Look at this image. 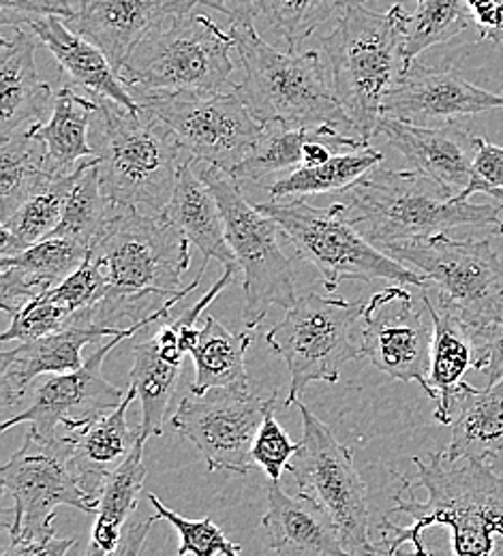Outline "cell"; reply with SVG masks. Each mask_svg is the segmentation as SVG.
I'll use <instances>...</instances> for the list:
<instances>
[{
  "label": "cell",
  "instance_id": "1",
  "mask_svg": "<svg viewBox=\"0 0 503 556\" xmlns=\"http://www.w3.org/2000/svg\"><path fill=\"white\" fill-rule=\"evenodd\" d=\"M418 478L401 480L394 511L412 527L381 520L379 551L410 556H503V476L489 463H450L443 452L414 458Z\"/></svg>",
  "mask_w": 503,
  "mask_h": 556
},
{
  "label": "cell",
  "instance_id": "2",
  "mask_svg": "<svg viewBox=\"0 0 503 556\" xmlns=\"http://www.w3.org/2000/svg\"><path fill=\"white\" fill-rule=\"evenodd\" d=\"M108 278V293L92 311L95 326L121 328L123 319L140 324L191 293L211 260L189 287L183 277L191 268L189 238L165 216L110 204L103 227L90 247Z\"/></svg>",
  "mask_w": 503,
  "mask_h": 556
},
{
  "label": "cell",
  "instance_id": "3",
  "mask_svg": "<svg viewBox=\"0 0 503 556\" xmlns=\"http://www.w3.org/2000/svg\"><path fill=\"white\" fill-rule=\"evenodd\" d=\"M95 99L90 141L108 202L146 214H163L174 198L180 169L193 161L191 154L150 112L142 108L131 112L110 99Z\"/></svg>",
  "mask_w": 503,
  "mask_h": 556
},
{
  "label": "cell",
  "instance_id": "4",
  "mask_svg": "<svg viewBox=\"0 0 503 556\" xmlns=\"http://www.w3.org/2000/svg\"><path fill=\"white\" fill-rule=\"evenodd\" d=\"M350 220L362 236L383 249L448 233L456 227H500L502 204H469L445 195L420 172L375 167L343 200Z\"/></svg>",
  "mask_w": 503,
  "mask_h": 556
},
{
  "label": "cell",
  "instance_id": "5",
  "mask_svg": "<svg viewBox=\"0 0 503 556\" xmlns=\"http://www.w3.org/2000/svg\"><path fill=\"white\" fill-rule=\"evenodd\" d=\"M229 33L244 71L236 92L260 125L356 131L335 88L326 81L319 52H279L255 28L231 26Z\"/></svg>",
  "mask_w": 503,
  "mask_h": 556
},
{
  "label": "cell",
  "instance_id": "6",
  "mask_svg": "<svg viewBox=\"0 0 503 556\" xmlns=\"http://www.w3.org/2000/svg\"><path fill=\"white\" fill-rule=\"evenodd\" d=\"M390 257L416 268L437 291L439 308L469 330L485 370L487 351L503 326V260L489 238L452 240L448 233L383 247Z\"/></svg>",
  "mask_w": 503,
  "mask_h": 556
},
{
  "label": "cell",
  "instance_id": "7",
  "mask_svg": "<svg viewBox=\"0 0 503 556\" xmlns=\"http://www.w3.org/2000/svg\"><path fill=\"white\" fill-rule=\"evenodd\" d=\"M407 17L410 13L401 4L386 13L362 4L345 7L337 26L322 41L332 88L364 141L377 134L383 99L405 67Z\"/></svg>",
  "mask_w": 503,
  "mask_h": 556
},
{
  "label": "cell",
  "instance_id": "8",
  "mask_svg": "<svg viewBox=\"0 0 503 556\" xmlns=\"http://www.w3.org/2000/svg\"><path fill=\"white\" fill-rule=\"evenodd\" d=\"M257 210L275 220L298 257L317 270L328 293H335L343 280H392L429 289L420 273L397 262L362 236L343 202L315 208L306 200H266L257 204Z\"/></svg>",
  "mask_w": 503,
  "mask_h": 556
},
{
  "label": "cell",
  "instance_id": "9",
  "mask_svg": "<svg viewBox=\"0 0 503 556\" xmlns=\"http://www.w3.org/2000/svg\"><path fill=\"white\" fill-rule=\"evenodd\" d=\"M231 33L202 13L180 11L156 24L118 73L129 90H223L231 86Z\"/></svg>",
  "mask_w": 503,
  "mask_h": 556
},
{
  "label": "cell",
  "instance_id": "10",
  "mask_svg": "<svg viewBox=\"0 0 503 556\" xmlns=\"http://www.w3.org/2000/svg\"><path fill=\"white\" fill-rule=\"evenodd\" d=\"M223 214L225 238L238 262L244 287V326L257 328L273 306L295 304L293 268L279 242V227L253 206L236 178L211 163L193 161Z\"/></svg>",
  "mask_w": 503,
  "mask_h": 556
},
{
  "label": "cell",
  "instance_id": "11",
  "mask_svg": "<svg viewBox=\"0 0 503 556\" xmlns=\"http://www.w3.org/2000/svg\"><path fill=\"white\" fill-rule=\"evenodd\" d=\"M364 302L306 293L288 308L286 317L266 334L271 349L288 364L286 407L300 401L313 381L337 383L341 368L362 357L354 326L364 315Z\"/></svg>",
  "mask_w": 503,
  "mask_h": 556
},
{
  "label": "cell",
  "instance_id": "12",
  "mask_svg": "<svg viewBox=\"0 0 503 556\" xmlns=\"http://www.w3.org/2000/svg\"><path fill=\"white\" fill-rule=\"evenodd\" d=\"M138 105L165 123L193 161L234 172L257 146L260 125L234 88L163 92L131 88Z\"/></svg>",
  "mask_w": 503,
  "mask_h": 556
},
{
  "label": "cell",
  "instance_id": "13",
  "mask_svg": "<svg viewBox=\"0 0 503 556\" xmlns=\"http://www.w3.org/2000/svg\"><path fill=\"white\" fill-rule=\"evenodd\" d=\"M293 407L302 416V439L289 460V473L300 492L317 498L332 516L350 555H379L370 540L366 486L356 471L354 452L300 401Z\"/></svg>",
  "mask_w": 503,
  "mask_h": 556
},
{
  "label": "cell",
  "instance_id": "14",
  "mask_svg": "<svg viewBox=\"0 0 503 556\" xmlns=\"http://www.w3.org/2000/svg\"><path fill=\"white\" fill-rule=\"evenodd\" d=\"M0 484L13 498L11 540L54 535V511L61 505L95 514V505L79 486L72 467V437L43 439L28 430L22 447L0 469Z\"/></svg>",
  "mask_w": 503,
  "mask_h": 556
},
{
  "label": "cell",
  "instance_id": "15",
  "mask_svg": "<svg viewBox=\"0 0 503 556\" xmlns=\"http://www.w3.org/2000/svg\"><path fill=\"white\" fill-rule=\"evenodd\" d=\"M277 394L262 399L251 383L213 388L180 401L172 426L204 456L209 471L247 476L253 463V443Z\"/></svg>",
  "mask_w": 503,
  "mask_h": 556
},
{
  "label": "cell",
  "instance_id": "16",
  "mask_svg": "<svg viewBox=\"0 0 503 556\" xmlns=\"http://www.w3.org/2000/svg\"><path fill=\"white\" fill-rule=\"evenodd\" d=\"M172 306L174 304H167L144 321L131 324L121 334L101 343L86 357L81 368L65 375H50L41 383H35L30 405L24 412L9 417L0 430H9L17 424H30V432L43 439H52L56 437L59 426L67 428V432H77L84 426L92 424L95 419L121 407L127 396V390L123 392L103 377L101 366L105 357L125 339H131L150 324L167 319Z\"/></svg>",
  "mask_w": 503,
  "mask_h": 556
},
{
  "label": "cell",
  "instance_id": "17",
  "mask_svg": "<svg viewBox=\"0 0 503 556\" xmlns=\"http://www.w3.org/2000/svg\"><path fill=\"white\" fill-rule=\"evenodd\" d=\"M362 357L397 381H416L431 399L432 326L403 287L375 293L362 315Z\"/></svg>",
  "mask_w": 503,
  "mask_h": 556
},
{
  "label": "cell",
  "instance_id": "18",
  "mask_svg": "<svg viewBox=\"0 0 503 556\" xmlns=\"http://www.w3.org/2000/svg\"><path fill=\"white\" fill-rule=\"evenodd\" d=\"M503 108V94L467 81L450 67H429L418 61L401 71L383 99L381 116L418 127H441L463 116Z\"/></svg>",
  "mask_w": 503,
  "mask_h": 556
},
{
  "label": "cell",
  "instance_id": "19",
  "mask_svg": "<svg viewBox=\"0 0 503 556\" xmlns=\"http://www.w3.org/2000/svg\"><path fill=\"white\" fill-rule=\"evenodd\" d=\"M377 134L399 150L416 172L432 180L445 195H461L469 180L482 138L471 136L456 123L418 127L381 116Z\"/></svg>",
  "mask_w": 503,
  "mask_h": 556
},
{
  "label": "cell",
  "instance_id": "20",
  "mask_svg": "<svg viewBox=\"0 0 503 556\" xmlns=\"http://www.w3.org/2000/svg\"><path fill=\"white\" fill-rule=\"evenodd\" d=\"M125 328L73 324L43 339L0 353V403L11 407L24 401L43 375H65L81 368V349L121 334Z\"/></svg>",
  "mask_w": 503,
  "mask_h": 556
},
{
  "label": "cell",
  "instance_id": "21",
  "mask_svg": "<svg viewBox=\"0 0 503 556\" xmlns=\"http://www.w3.org/2000/svg\"><path fill=\"white\" fill-rule=\"evenodd\" d=\"M193 7V0H79L73 24L121 71L156 24Z\"/></svg>",
  "mask_w": 503,
  "mask_h": 556
},
{
  "label": "cell",
  "instance_id": "22",
  "mask_svg": "<svg viewBox=\"0 0 503 556\" xmlns=\"http://www.w3.org/2000/svg\"><path fill=\"white\" fill-rule=\"evenodd\" d=\"M262 527L277 556H352L326 507L304 492L288 494L279 482L268 486Z\"/></svg>",
  "mask_w": 503,
  "mask_h": 556
},
{
  "label": "cell",
  "instance_id": "23",
  "mask_svg": "<svg viewBox=\"0 0 503 556\" xmlns=\"http://www.w3.org/2000/svg\"><path fill=\"white\" fill-rule=\"evenodd\" d=\"M35 35L17 28L0 43V138L33 131L48 123L56 92L39 77Z\"/></svg>",
  "mask_w": 503,
  "mask_h": 556
},
{
  "label": "cell",
  "instance_id": "24",
  "mask_svg": "<svg viewBox=\"0 0 503 556\" xmlns=\"http://www.w3.org/2000/svg\"><path fill=\"white\" fill-rule=\"evenodd\" d=\"M28 30L48 48L61 70L70 75L73 88L110 99L131 112H140L134 92L123 81L112 61L90 39L72 30L61 17L37 20Z\"/></svg>",
  "mask_w": 503,
  "mask_h": 556
},
{
  "label": "cell",
  "instance_id": "25",
  "mask_svg": "<svg viewBox=\"0 0 503 556\" xmlns=\"http://www.w3.org/2000/svg\"><path fill=\"white\" fill-rule=\"evenodd\" d=\"M138 399V392L129 386L121 407L95 419L72 437V467L79 486L88 498L99 505L101 490L110 476H114L142 441L140 430L129 428L127 412Z\"/></svg>",
  "mask_w": 503,
  "mask_h": 556
},
{
  "label": "cell",
  "instance_id": "26",
  "mask_svg": "<svg viewBox=\"0 0 503 556\" xmlns=\"http://www.w3.org/2000/svg\"><path fill=\"white\" fill-rule=\"evenodd\" d=\"M88 249L70 238L50 236L26 251L0 262V308L9 315L37 295L54 289L86 262Z\"/></svg>",
  "mask_w": 503,
  "mask_h": 556
},
{
  "label": "cell",
  "instance_id": "27",
  "mask_svg": "<svg viewBox=\"0 0 503 556\" xmlns=\"http://www.w3.org/2000/svg\"><path fill=\"white\" fill-rule=\"evenodd\" d=\"M423 304L432 324L429 386L431 401L435 403V419L443 426H450L456 401L469 386L463 377L469 368L478 370L480 353L465 324L450 311L432 304L429 289H423Z\"/></svg>",
  "mask_w": 503,
  "mask_h": 556
},
{
  "label": "cell",
  "instance_id": "28",
  "mask_svg": "<svg viewBox=\"0 0 503 556\" xmlns=\"http://www.w3.org/2000/svg\"><path fill=\"white\" fill-rule=\"evenodd\" d=\"M97 112L92 94H79L73 86L56 92L48 123L33 129V136L43 143V167L52 176H70L84 161L95 159L90 134Z\"/></svg>",
  "mask_w": 503,
  "mask_h": 556
},
{
  "label": "cell",
  "instance_id": "29",
  "mask_svg": "<svg viewBox=\"0 0 503 556\" xmlns=\"http://www.w3.org/2000/svg\"><path fill=\"white\" fill-rule=\"evenodd\" d=\"M452 439L443 450L450 463H493L503 452V379L485 390L467 386L456 401Z\"/></svg>",
  "mask_w": 503,
  "mask_h": 556
},
{
  "label": "cell",
  "instance_id": "30",
  "mask_svg": "<svg viewBox=\"0 0 503 556\" xmlns=\"http://www.w3.org/2000/svg\"><path fill=\"white\" fill-rule=\"evenodd\" d=\"M206 260H216L227 273L240 275L238 262L227 244L223 214L213 191L198 176L193 161L180 169V178L169 206L163 212Z\"/></svg>",
  "mask_w": 503,
  "mask_h": 556
},
{
  "label": "cell",
  "instance_id": "31",
  "mask_svg": "<svg viewBox=\"0 0 503 556\" xmlns=\"http://www.w3.org/2000/svg\"><path fill=\"white\" fill-rule=\"evenodd\" d=\"M144 441L136 445L125 465L110 476L99 496L97 520L92 525L90 544L84 556H108L118 553L123 544V531L138 507L142 488H144Z\"/></svg>",
  "mask_w": 503,
  "mask_h": 556
},
{
  "label": "cell",
  "instance_id": "32",
  "mask_svg": "<svg viewBox=\"0 0 503 556\" xmlns=\"http://www.w3.org/2000/svg\"><path fill=\"white\" fill-rule=\"evenodd\" d=\"M95 163L97 156L84 161L73 174L54 178L15 210L0 227V255L13 257L28 247L50 238L63 218L75 182Z\"/></svg>",
  "mask_w": 503,
  "mask_h": 556
},
{
  "label": "cell",
  "instance_id": "33",
  "mask_svg": "<svg viewBox=\"0 0 503 556\" xmlns=\"http://www.w3.org/2000/svg\"><path fill=\"white\" fill-rule=\"evenodd\" d=\"M332 127H289V125H268L262 131V138L253 152L229 172L240 187L257 185L260 189L284 178L289 172L298 169L306 161L309 146L317 139L332 136Z\"/></svg>",
  "mask_w": 503,
  "mask_h": 556
},
{
  "label": "cell",
  "instance_id": "34",
  "mask_svg": "<svg viewBox=\"0 0 503 556\" xmlns=\"http://www.w3.org/2000/svg\"><path fill=\"white\" fill-rule=\"evenodd\" d=\"M381 161L383 154L370 146L348 150L330 156L322 165H302L262 189L268 193V200H304L311 195L345 193L366 174L379 167Z\"/></svg>",
  "mask_w": 503,
  "mask_h": 556
},
{
  "label": "cell",
  "instance_id": "35",
  "mask_svg": "<svg viewBox=\"0 0 503 556\" xmlns=\"http://www.w3.org/2000/svg\"><path fill=\"white\" fill-rule=\"evenodd\" d=\"M251 343V334L229 332L218 319L206 317L200 339L191 349V357L196 362V381L191 392L204 394L213 388L247 386V349Z\"/></svg>",
  "mask_w": 503,
  "mask_h": 556
},
{
  "label": "cell",
  "instance_id": "36",
  "mask_svg": "<svg viewBox=\"0 0 503 556\" xmlns=\"http://www.w3.org/2000/svg\"><path fill=\"white\" fill-rule=\"evenodd\" d=\"M180 368L183 364L169 362L159 353L154 337L134 348V368L129 372V386L138 392L142 405L140 437L144 443L163 432Z\"/></svg>",
  "mask_w": 503,
  "mask_h": 556
},
{
  "label": "cell",
  "instance_id": "37",
  "mask_svg": "<svg viewBox=\"0 0 503 556\" xmlns=\"http://www.w3.org/2000/svg\"><path fill=\"white\" fill-rule=\"evenodd\" d=\"M56 176L43 167V143L33 131L2 139L0 146V223ZM61 178V176H59Z\"/></svg>",
  "mask_w": 503,
  "mask_h": 556
},
{
  "label": "cell",
  "instance_id": "38",
  "mask_svg": "<svg viewBox=\"0 0 503 556\" xmlns=\"http://www.w3.org/2000/svg\"><path fill=\"white\" fill-rule=\"evenodd\" d=\"M418 7L407 17L403 39V65H412L429 48L441 46L461 35L469 22L471 11L465 0H416ZM403 67V70H405Z\"/></svg>",
  "mask_w": 503,
  "mask_h": 556
},
{
  "label": "cell",
  "instance_id": "39",
  "mask_svg": "<svg viewBox=\"0 0 503 556\" xmlns=\"http://www.w3.org/2000/svg\"><path fill=\"white\" fill-rule=\"evenodd\" d=\"M97 165H99V161L95 165H90L75 182L65 212H63V218H61L56 231L52 233V236L70 238L88 251L95 244V240L103 227V220L108 216V210H110V202L101 189V178H99Z\"/></svg>",
  "mask_w": 503,
  "mask_h": 556
},
{
  "label": "cell",
  "instance_id": "40",
  "mask_svg": "<svg viewBox=\"0 0 503 556\" xmlns=\"http://www.w3.org/2000/svg\"><path fill=\"white\" fill-rule=\"evenodd\" d=\"M257 15L273 28L289 48L300 46L339 9L337 0H255Z\"/></svg>",
  "mask_w": 503,
  "mask_h": 556
},
{
  "label": "cell",
  "instance_id": "41",
  "mask_svg": "<svg viewBox=\"0 0 503 556\" xmlns=\"http://www.w3.org/2000/svg\"><path fill=\"white\" fill-rule=\"evenodd\" d=\"M148 503L159 520H167L178 531V556H240V546L229 542L211 518L189 520L165 507L154 494H148Z\"/></svg>",
  "mask_w": 503,
  "mask_h": 556
},
{
  "label": "cell",
  "instance_id": "42",
  "mask_svg": "<svg viewBox=\"0 0 503 556\" xmlns=\"http://www.w3.org/2000/svg\"><path fill=\"white\" fill-rule=\"evenodd\" d=\"M108 293V278L101 262L88 253L86 262L73 273L72 277L65 278L61 285L48 291L52 300L70 308L77 324L95 326L92 311L101 304V300Z\"/></svg>",
  "mask_w": 503,
  "mask_h": 556
},
{
  "label": "cell",
  "instance_id": "43",
  "mask_svg": "<svg viewBox=\"0 0 503 556\" xmlns=\"http://www.w3.org/2000/svg\"><path fill=\"white\" fill-rule=\"evenodd\" d=\"M77 324L73 317L72 311L65 308L63 304H59L56 300H52L46 293L37 295L33 302H28L24 308H20L17 313L11 315V324L9 328L2 332L0 341L2 343H30L37 339H43L52 332H59L67 326Z\"/></svg>",
  "mask_w": 503,
  "mask_h": 556
},
{
  "label": "cell",
  "instance_id": "44",
  "mask_svg": "<svg viewBox=\"0 0 503 556\" xmlns=\"http://www.w3.org/2000/svg\"><path fill=\"white\" fill-rule=\"evenodd\" d=\"M295 450H298V443L289 439L286 428L275 416V405H273L266 412V417L257 430V437L253 443V463L266 471L271 482H279Z\"/></svg>",
  "mask_w": 503,
  "mask_h": 556
},
{
  "label": "cell",
  "instance_id": "45",
  "mask_svg": "<svg viewBox=\"0 0 503 556\" xmlns=\"http://www.w3.org/2000/svg\"><path fill=\"white\" fill-rule=\"evenodd\" d=\"M476 193H487L503 206V148L485 138L480 141V150L474 161L471 180L467 189L454 200L469 202V198Z\"/></svg>",
  "mask_w": 503,
  "mask_h": 556
},
{
  "label": "cell",
  "instance_id": "46",
  "mask_svg": "<svg viewBox=\"0 0 503 556\" xmlns=\"http://www.w3.org/2000/svg\"><path fill=\"white\" fill-rule=\"evenodd\" d=\"M61 17L75 22L77 9L73 0H0V22L4 26H30L37 20Z\"/></svg>",
  "mask_w": 503,
  "mask_h": 556
},
{
  "label": "cell",
  "instance_id": "47",
  "mask_svg": "<svg viewBox=\"0 0 503 556\" xmlns=\"http://www.w3.org/2000/svg\"><path fill=\"white\" fill-rule=\"evenodd\" d=\"M482 41L503 43V0H465Z\"/></svg>",
  "mask_w": 503,
  "mask_h": 556
},
{
  "label": "cell",
  "instance_id": "48",
  "mask_svg": "<svg viewBox=\"0 0 503 556\" xmlns=\"http://www.w3.org/2000/svg\"><path fill=\"white\" fill-rule=\"evenodd\" d=\"M75 546V540H61L46 535L37 540H11L4 556H67Z\"/></svg>",
  "mask_w": 503,
  "mask_h": 556
},
{
  "label": "cell",
  "instance_id": "49",
  "mask_svg": "<svg viewBox=\"0 0 503 556\" xmlns=\"http://www.w3.org/2000/svg\"><path fill=\"white\" fill-rule=\"evenodd\" d=\"M196 4H206L223 13L231 26H242V28H255V0H193Z\"/></svg>",
  "mask_w": 503,
  "mask_h": 556
},
{
  "label": "cell",
  "instance_id": "50",
  "mask_svg": "<svg viewBox=\"0 0 503 556\" xmlns=\"http://www.w3.org/2000/svg\"><path fill=\"white\" fill-rule=\"evenodd\" d=\"M159 520L156 516H150L146 520L140 522H131L129 529L125 531V538H123V544L118 548V555L116 556H142L144 551L146 538L150 533V527L152 522Z\"/></svg>",
  "mask_w": 503,
  "mask_h": 556
},
{
  "label": "cell",
  "instance_id": "51",
  "mask_svg": "<svg viewBox=\"0 0 503 556\" xmlns=\"http://www.w3.org/2000/svg\"><path fill=\"white\" fill-rule=\"evenodd\" d=\"M482 372L487 375L489 383H495V381L503 379V326L498 339L487 351V364H485Z\"/></svg>",
  "mask_w": 503,
  "mask_h": 556
},
{
  "label": "cell",
  "instance_id": "52",
  "mask_svg": "<svg viewBox=\"0 0 503 556\" xmlns=\"http://www.w3.org/2000/svg\"><path fill=\"white\" fill-rule=\"evenodd\" d=\"M339 2V7H356V4H362V2H366V0H337Z\"/></svg>",
  "mask_w": 503,
  "mask_h": 556
},
{
  "label": "cell",
  "instance_id": "53",
  "mask_svg": "<svg viewBox=\"0 0 503 556\" xmlns=\"http://www.w3.org/2000/svg\"><path fill=\"white\" fill-rule=\"evenodd\" d=\"M495 233H500V236H503V223L500 225V227H495Z\"/></svg>",
  "mask_w": 503,
  "mask_h": 556
},
{
  "label": "cell",
  "instance_id": "54",
  "mask_svg": "<svg viewBox=\"0 0 503 556\" xmlns=\"http://www.w3.org/2000/svg\"><path fill=\"white\" fill-rule=\"evenodd\" d=\"M388 556H405V555H403V551H401V553H394V555H388Z\"/></svg>",
  "mask_w": 503,
  "mask_h": 556
}]
</instances>
